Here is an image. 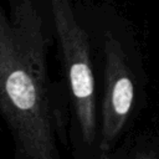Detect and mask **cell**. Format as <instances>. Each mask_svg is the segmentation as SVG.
<instances>
[{
  "mask_svg": "<svg viewBox=\"0 0 159 159\" xmlns=\"http://www.w3.org/2000/svg\"><path fill=\"white\" fill-rule=\"evenodd\" d=\"M106 92L102 103L99 148L108 150L127 123L134 101V83L120 42L109 32L104 41Z\"/></svg>",
  "mask_w": 159,
  "mask_h": 159,
  "instance_id": "cell-3",
  "label": "cell"
},
{
  "mask_svg": "<svg viewBox=\"0 0 159 159\" xmlns=\"http://www.w3.org/2000/svg\"><path fill=\"white\" fill-rule=\"evenodd\" d=\"M42 19L34 0L0 7V113L20 159H60Z\"/></svg>",
  "mask_w": 159,
  "mask_h": 159,
  "instance_id": "cell-1",
  "label": "cell"
},
{
  "mask_svg": "<svg viewBox=\"0 0 159 159\" xmlns=\"http://www.w3.org/2000/svg\"><path fill=\"white\" fill-rule=\"evenodd\" d=\"M132 159H159V158L150 152H138Z\"/></svg>",
  "mask_w": 159,
  "mask_h": 159,
  "instance_id": "cell-4",
  "label": "cell"
},
{
  "mask_svg": "<svg viewBox=\"0 0 159 159\" xmlns=\"http://www.w3.org/2000/svg\"><path fill=\"white\" fill-rule=\"evenodd\" d=\"M51 11L82 139L86 144H91L96 137L97 122L88 37L70 0H51Z\"/></svg>",
  "mask_w": 159,
  "mask_h": 159,
  "instance_id": "cell-2",
  "label": "cell"
}]
</instances>
